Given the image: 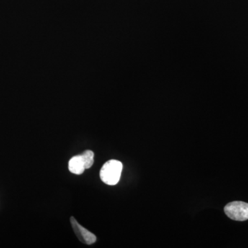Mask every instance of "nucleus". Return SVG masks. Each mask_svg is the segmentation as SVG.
<instances>
[{"label": "nucleus", "instance_id": "2", "mask_svg": "<svg viewBox=\"0 0 248 248\" xmlns=\"http://www.w3.org/2000/svg\"><path fill=\"white\" fill-rule=\"evenodd\" d=\"M227 216L234 221H244L248 219V203L243 202H233L224 208Z\"/></svg>", "mask_w": 248, "mask_h": 248}, {"label": "nucleus", "instance_id": "4", "mask_svg": "<svg viewBox=\"0 0 248 248\" xmlns=\"http://www.w3.org/2000/svg\"><path fill=\"white\" fill-rule=\"evenodd\" d=\"M70 172L75 174H81L86 170L84 159L81 155L73 156L68 163Z\"/></svg>", "mask_w": 248, "mask_h": 248}, {"label": "nucleus", "instance_id": "3", "mask_svg": "<svg viewBox=\"0 0 248 248\" xmlns=\"http://www.w3.org/2000/svg\"><path fill=\"white\" fill-rule=\"evenodd\" d=\"M70 221L75 234L81 243L86 245H92L96 242L97 237L95 235L81 226L74 217H71Z\"/></svg>", "mask_w": 248, "mask_h": 248}, {"label": "nucleus", "instance_id": "1", "mask_svg": "<svg viewBox=\"0 0 248 248\" xmlns=\"http://www.w3.org/2000/svg\"><path fill=\"white\" fill-rule=\"evenodd\" d=\"M123 165L117 160L111 159L104 164L100 170V178L107 185L115 186L120 182Z\"/></svg>", "mask_w": 248, "mask_h": 248}, {"label": "nucleus", "instance_id": "5", "mask_svg": "<svg viewBox=\"0 0 248 248\" xmlns=\"http://www.w3.org/2000/svg\"><path fill=\"white\" fill-rule=\"evenodd\" d=\"M84 159L86 169H89L94 164V153L91 151H85L81 154Z\"/></svg>", "mask_w": 248, "mask_h": 248}]
</instances>
